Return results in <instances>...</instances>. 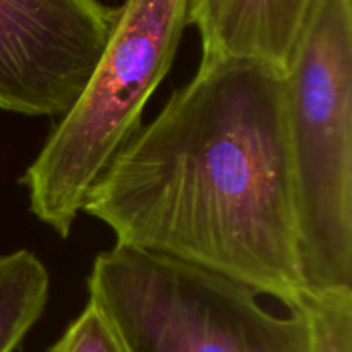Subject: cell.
Instances as JSON below:
<instances>
[{
    "label": "cell",
    "instance_id": "1",
    "mask_svg": "<svg viewBox=\"0 0 352 352\" xmlns=\"http://www.w3.org/2000/svg\"><path fill=\"white\" fill-rule=\"evenodd\" d=\"M82 212L116 244L298 309L306 289L284 74L243 58H201L96 179Z\"/></svg>",
    "mask_w": 352,
    "mask_h": 352
},
{
    "label": "cell",
    "instance_id": "2",
    "mask_svg": "<svg viewBox=\"0 0 352 352\" xmlns=\"http://www.w3.org/2000/svg\"><path fill=\"white\" fill-rule=\"evenodd\" d=\"M284 86L302 284L352 291V0H316Z\"/></svg>",
    "mask_w": 352,
    "mask_h": 352
},
{
    "label": "cell",
    "instance_id": "3",
    "mask_svg": "<svg viewBox=\"0 0 352 352\" xmlns=\"http://www.w3.org/2000/svg\"><path fill=\"white\" fill-rule=\"evenodd\" d=\"M189 0H126L74 105L52 127L19 182L30 212L67 239L89 188L141 129V116L174 62Z\"/></svg>",
    "mask_w": 352,
    "mask_h": 352
},
{
    "label": "cell",
    "instance_id": "4",
    "mask_svg": "<svg viewBox=\"0 0 352 352\" xmlns=\"http://www.w3.org/2000/svg\"><path fill=\"white\" fill-rule=\"evenodd\" d=\"M86 285L126 352H309L301 309L277 316L246 285L172 258L113 244Z\"/></svg>",
    "mask_w": 352,
    "mask_h": 352
},
{
    "label": "cell",
    "instance_id": "5",
    "mask_svg": "<svg viewBox=\"0 0 352 352\" xmlns=\"http://www.w3.org/2000/svg\"><path fill=\"white\" fill-rule=\"evenodd\" d=\"M117 7L100 0H0V109L62 117L105 50Z\"/></svg>",
    "mask_w": 352,
    "mask_h": 352
},
{
    "label": "cell",
    "instance_id": "6",
    "mask_svg": "<svg viewBox=\"0 0 352 352\" xmlns=\"http://www.w3.org/2000/svg\"><path fill=\"white\" fill-rule=\"evenodd\" d=\"M316 0H189L201 58H243L289 71Z\"/></svg>",
    "mask_w": 352,
    "mask_h": 352
},
{
    "label": "cell",
    "instance_id": "7",
    "mask_svg": "<svg viewBox=\"0 0 352 352\" xmlns=\"http://www.w3.org/2000/svg\"><path fill=\"white\" fill-rule=\"evenodd\" d=\"M50 274L28 250L0 256V352H14L43 315Z\"/></svg>",
    "mask_w": 352,
    "mask_h": 352
},
{
    "label": "cell",
    "instance_id": "8",
    "mask_svg": "<svg viewBox=\"0 0 352 352\" xmlns=\"http://www.w3.org/2000/svg\"><path fill=\"white\" fill-rule=\"evenodd\" d=\"M299 309L308 323L309 352H352V291L306 292Z\"/></svg>",
    "mask_w": 352,
    "mask_h": 352
},
{
    "label": "cell",
    "instance_id": "9",
    "mask_svg": "<svg viewBox=\"0 0 352 352\" xmlns=\"http://www.w3.org/2000/svg\"><path fill=\"white\" fill-rule=\"evenodd\" d=\"M47 352H126L95 302L88 299Z\"/></svg>",
    "mask_w": 352,
    "mask_h": 352
}]
</instances>
